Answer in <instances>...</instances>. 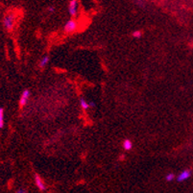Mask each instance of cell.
I'll return each mask as SVG.
<instances>
[{
	"label": "cell",
	"instance_id": "cell-1",
	"mask_svg": "<svg viewBox=\"0 0 193 193\" xmlns=\"http://www.w3.org/2000/svg\"><path fill=\"white\" fill-rule=\"evenodd\" d=\"M16 16L13 13H8L3 17V25L8 31H12L15 26Z\"/></svg>",
	"mask_w": 193,
	"mask_h": 193
},
{
	"label": "cell",
	"instance_id": "cell-2",
	"mask_svg": "<svg viewBox=\"0 0 193 193\" xmlns=\"http://www.w3.org/2000/svg\"><path fill=\"white\" fill-rule=\"evenodd\" d=\"M77 21H75L74 19H70L66 22L65 24V27H64V31L66 33V34H71L76 31L77 29Z\"/></svg>",
	"mask_w": 193,
	"mask_h": 193
},
{
	"label": "cell",
	"instance_id": "cell-3",
	"mask_svg": "<svg viewBox=\"0 0 193 193\" xmlns=\"http://www.w3.org/2000/svg\"><path fill=\"white\" fill-rule=\"evenodd\" d=\"M29 97H30V91L29 89H24L21 93V96H20V99H19V107L20 108H23L27 104V102H28V100H29Z\"/></svg>",
	"mask_w": 193,
	"mask_h": 193
},
{
	"label": "cell",
	"instance_id": "cell-4",
	"mask_svg": "<svg viewBox=\"0 0 193 193\" xmlns=\"http://www.w3.org/2000/svg\"><path fill=\"white\" fill-rule=\"evenodd\" d=\"M78 12V2L76 0H71L68 3V13L70 16H75Z\"/></svg>",
	"mask_w": 193,
	"mask_h": 193
},
{
	"label": "cell",
	"instance_id": "cell-5",
	"mask_svg": "<svg viewBox=\"0 0 193 193\" xmlns=\"http://www.w3.org/2000/svg\"><path fill=\"white\" fill-rule=\"evenodd\" d=\"M35 183H36V186H37V187L39 188L40 191H45L46 190L45 183L43 182V180L40 178V176L39 174L35 175Z\"/></svg>",
	"mask_w": 193,
	"mask_h": 193
},
{
	"label": "cell",
	"instance_id": "cell-6",
	"mask_svg": "<svg viewBox=\"0 0 193 193\" xmlns=\"http://www.w3.org/2000/svg\"><path fill=\"white\" fill-rule=\"evenodd\" d=\"M191 174H192L191 170H189V169L183 170V171H182V172L177 176V181H178L179 183L186 181V180H187V179L191 176Z\"/></svg>",
	"mask_w": 193,
	"mask_h": 193
},
{
	"label": "cell",
	"instance_id": "cell-7",
	"mask_svg": "<svg viewBox=\"0 0 193 193\" xmlns=\"http://www.w3.org/2000/svg\"><path fill=\"white\" fill-rule=\"evenodd\" d=\"M122 146L124 148V150H126V151H130L132 149V147H133V142L130 140H125L122 143Z\"/></svg>",
	"mask_w": 193,
	"mask_h": 193
},
{
	"label": "cell",
	"instance_id": "cell-8",
	"mask_svg": "<svg viewBox=\"0 0 193 193\" xmlns=\"http://www.w3.org/2000/svg\"><path fill=\"white\" fill-rule=\"evenodd\" d=\"M48 62H49V57L47 55L46 56H43L42 59H40V61H39V66L40 67V68H43V67L46 66V65L48 64Z\"/></svg>",
	"mask_w": 193,
	"mask_h": 193
},
{
	"label": "cell",
	"instance_id": "cell-9",
	"mask_svg": "<svg viewBox=\"0 0 193 193\" xmlns=\"http://www.w3.org/2000/svg\"><path fill=\"white\" fill-rule=\"evenodd\" d=\"M79 103H80V106L81 108L84 110V111H87L89 109V105H88V102H87L86 100L84 99L83 97H81L80 99H79Z\"/></svg>",
	"mask_w": 193,
	"mask_h": 193
},
{
	"label": "cell",
	"instance_id": "cell-10",
	"mask_svg": "<svg viewBox=\"0 0 193 193\" xmlns=\"http://www.w3.org/2000/svg\"><path fill=\"white\" fill-rule=\"evenodd\" d=\"M4 126V110L0 108V129H2Z\"/></svg>",
	"mask_w": 193,
	"mask_h": 193
},
{
	"label": "cell",
	"instance_id": "cell-11",
	"mask_svg": "<svg viewBox=\"0 0 193 193\" xmlns=\"http://www.w3.org/2000/svg\"><path fill=\"white\" fill-rule=\"evenodd\" d=\"M132 36L134 38V39H140L142 37V32L140 30H136V31H134Z\"/></svg>",
	"mask_w": 193,
	"mask_h": 193
},
{
	"label": "cell",
	"instance_id": "cell-12",
	"mask_svg": "<svg viewBox=\"0 0 193 193\" xmlns=\"http://www.w3.org/2000/svg\"><path fill=\"white\" fill-rule=\"evenodd\" d=\"M174 179H175L174 173H168L166 176H165V180H166L167 182H172Z\"/></svg>",
	"mask_w": 193,
	"mask_h": 193
},
{
	"label": "cell",
	"instance_id": "cell-13",
	"mask_svg": "<svg viewBox=\"0 0 193 193\" xmlns=\"http://www.w3.org/2000/svg\"><path fill=\"white\" fill-rule=\"evenodd\" d=\"M16 193H27L26 189H24V188H19V189H17L16 191Z\"/></svg>",
	"mask_w": 193,
	"mask_h": 193
},
{
	"label": "cell",
	"instance_id": "cell-14",
	"mask_svg": "<svg viewBox=\"0 0 193 193\" xmlns=\"http://www.w3.org/2000/svg\"><path fill=\"white\" fill-rule=\"evenodd\" d=\"M88 105H89V108H95V106H96V105H95V103H94L93 101H91V102H89V103H88Z\"/></svg>",
	"mask_w": 193,
	"mask_h": 193
},
{
	"label": "cell",
	"instance_id": "cell-15",
	"mask_svg": "<svg viewBox=\"0 0 193 193\" xmlns=\"http://www.w3.org/2000/svg\"><path fill=\"white\" fill-rule=\"evenodd\" d=\"M48 11H49V12H51V13H53L54 11H55V8H54V6L48 7Z\"/></svg>",
	"mask_w": 193,
	"mask_h": 193
}]
</instances>
